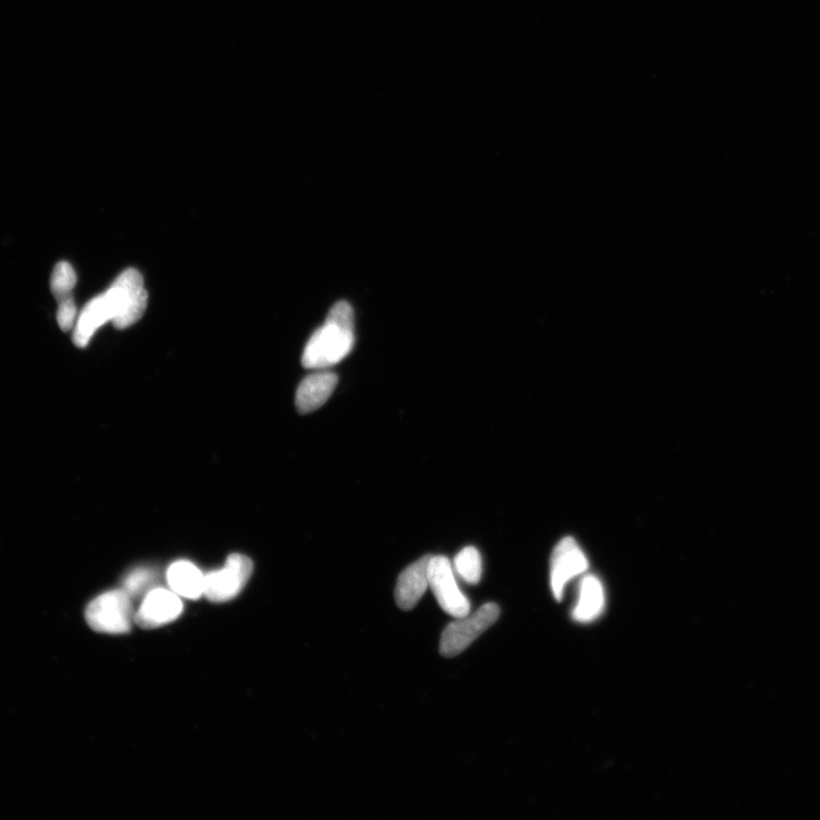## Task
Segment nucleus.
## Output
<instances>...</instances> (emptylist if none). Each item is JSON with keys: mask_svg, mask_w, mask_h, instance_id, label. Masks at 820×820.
Returning <instances> with one entry per match:
<instances>
[{"mask_svg": "<svg viewBox=\"0 0 820 820\" xmlns=\"http://www.w3.org/2000/svg\"><path fill=\"white\" fill-rule=\"evenodd\" d=\"M109 291L117 303V316L112 322L114 326L122 330L143 317L149 295L145 290L143 277L136 269L125 270L113 282Z\"/></svg>", "mask_w": 820, "mask_h": 820, "instance_id": "5", "label": "nucleus"}, {"mask_svg": "<svg viewBox=\"0 0 820 820\" xmlns=\"http://www.w3.org/2000/svg\"><path fill=\"white\" fill-rule=\"evenodd\" d=\"M429 587L436 596L441 609L454 618L471 613V604L459 589L454 567L445 556H431L429 563Z\"/></svg>", "mask_w": 820, "mask_h": 820, "instance_id": "6", "label": "nucleus"}, {"mask_svg": "<svg viewBox=\"0 0 820 820\" xmlns=\"http://www.w3.org/2000/svg\"><path fill=\"white\" fill-rule=\"evenodd\" d=\"M116 315V305H114L113 299L108 291L102 295H98L95 299L90 300L85 309L82 310L75 325L73 341H75L80 348L86 347L98 328L106 323L113 322Z\"/></svg>", "mask_w": 820, "mask_h": 820, "instance_id": "9", "label": "nucleus"}, {"mask_svg": "<svg viewBox=\"0 0 820 820\" xmlns=\"http://www.w3.org/2000/svg\"><path fill=\"white\" fill-rule=\"evenodd\" d=\"M454 569L458 576L469 584H479L482 577L481 555L475 547H465L457 554Z\"/></svg>", "mask_w": 820, "mask_h": 820, "instance_id": "14", "label": "nucleus"}, {"mask_svg": "<svg viewBox=\"0 0 820 820\" xmlns=\"http://www.w3.org/2000/svg\"><path fill=\"white\" fill-rule=\"evenodd\" d=\"M154 582V572L150 569L139 568L130 572L125 579V592L130 597L150 592L149 587Z\"/></svg>", "mask_w": 820, "mask_h": 820, "instance_id": "16", "label": "nucleus"}, {"mask_svg": "<svg viewBox=\"0 0 820 820\" xmlns=\"http://www.w3.org/2000/svg\"><path fill=\"white\" fill-rule=\"evenodd\" d=\"M60 302L59 311H57V322H59L63 331H69L76 323L77 308L72 297L65 298Z\"/></svg>", "mask_w": 820, "mask_h": 820, "instance_id": "17", "label": "nucleus"}, {"mask_svg": "<svg viewBox=\"0 0 820 820\" xmlns=\"http://www.w3.org/2000/svg\"><path fill=\"white\" fill-rule=\"evenodd\" d=\"M253 563L248 556H228L225 568L205 574L204 596L213 603H224L240 595L252 576Z\"/></svg>", "mask_w": 820, "mask_h": 820, "instance_id": "4", "label": "nucleus"}, {"mask_svg": "<svg viewBox=\"0 0 820 820\" xmlns=\"http://www.w3.org/2000/svg\"><path fill=\"white\" fill-rule=\"evenodd\" d=\"M338 376L331 372H316L303 380L295 395V405L300 414H309L321 408L332 396Z\"/></svg>", "mask_w": 820, "mask_h": 820, "instance_id": "11", "label": "nucleus"}, {"mask_svg": "<svg viewBox=\"0 0 820 820\" xmlns=\"http://www.w3.org/2000/svg\"><path fill=\"white\" fill-rule=\"evenodd\" d=\"M432 555L410 564L400 574L396 586V601L401 610L410 611L420 602L429 588V563Z\"/></svg>", "mask_w": 820, "mask_h": 820, "instance_id": "10", "label": "nucleus"}, {"mask_svg": "<svg viewBox=\"0 0 820 820\" xmlns=\"http://www.w3.org/2000/svg\"><path fill=\"white\" fill-rule=\"evenodd\" d=\"M355 344L354 310L346 301L336 303L325 324L311 336L302 364L308 369H325L346 358Z\"/></svg>", "mask_w": 820, "mask_h": 820, "instance_id": "1", "label": "nucleus"}, {"mask_svg": "<svg viewBox=\"0 0 820 820\" xmlns=\"http://www.w3.org/2000/svg\"><path fill=\"white\" fill-rule=\"evenodd\" d=\"M205 574L188 561H178L170 565L167 580L172 592L187 600H199L204 594Z\"/></svg>", "mask_w": 820, "mask_h": 820, "instance_id": "12", "label": "nucleus"}, {"mask_svg": "<svg viewBox=\"0 0 820 820\" xmlns=\"http://www.w3.org/2000/svg\"><path fill=\"white\" fill-rule=\"evenodd\" d=\"M76 283L75 270L68 262H60L59 265H56L52 275L51 289L57 300L61 301L71 297V292L75 289Z\"/></svg>", "mask_w": 820, "mask_h": 820, "instance_id": "15", "label": "nucleus"}, {"mask_svg": "<svg viewBox=\"0 0 820 820\" xmlns=\"http://www.w3.org/2000/svg\"><path fill=\"white\" fill-rule=\"evenodd\" d=\"M86 620L90 628L98 633L122 635L129 633L135 620L131 597L125 590H111L104 593L86 609Z\"/></svg>", "mask_w": 820, "mask_h": 820, "instance_id": "2", "label": "nucleus"}, {"mask_svg": "<svg viewBox=\"0 0 820 820\" xmlns=\"http://www.w3.org/2000/svg\"><path fill=\"white\" fill-rule=\"evenodd\" d=\"M588 567L584 551L572 537H565L556 545L551 559V587L557 601L562 600L569 582L585 573Z\"/></svg>", "mask_w": 820, "mask_h": 820, "instance_id": "7", "label": "nucleus"}, {"mask_svg": "<svg viewBox=\"0 0 820 820\" xmlns=\"http://www.w3.org/2000/svg\"><path fill=\"white\" fill-rule=\"evenodd\" d=\"M500 609L497 604L488 603L473 614L456 618L441 636L440 653L445 658H454L464 652L475 639L481 636L498 620Z\"/></svg>", "mask_w": 820, "mask_h": 820, "instance_id": "3", "label": "nucleus"}, {"mask_svg": "<svg viewBox=\"0 0 820 820\" xmlns=\"http://www.w3.org/2000/svg\"><path fill=\"white\" fill-rule=\"evenodd\" d=\"M605 593L602 582L593 574L581 580L577 605L573 609V619L578 622H592L602 614Z\"/></svg>", "mask_w": 820, "mask_h": 820, "instance_id": "13", "label": "nucleus"}, {"mask_svg": "<svg viewBox=\"0 0 820 820\" xmlns=\"http://www.w3.org/2000/svg\"><path fill=\"white\" fill-rule=\"evenodd\" d=\"M183 610L182 597L171 589L154 588L146 594L135 613V622L144 629L159 628L177 620Z\"/></svg>", "mask_w": 820, "mask_h": 820, "instance_id": "8", "label": "nucleus"}]
</instances>
